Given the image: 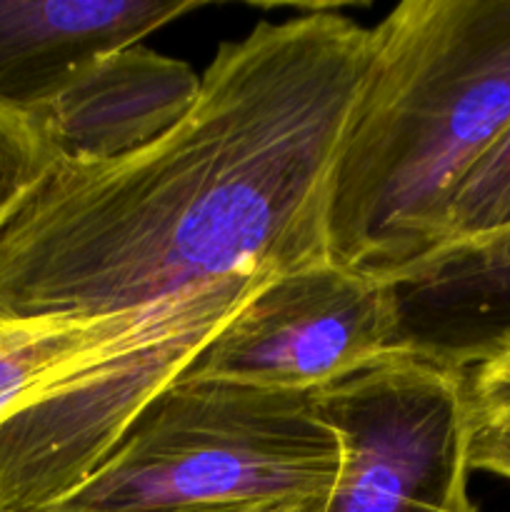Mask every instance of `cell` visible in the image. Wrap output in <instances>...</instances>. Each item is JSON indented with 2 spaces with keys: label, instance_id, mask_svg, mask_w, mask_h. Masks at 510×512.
<instances>
[{
  "label": "cell",
  "instance_id": "5b68a950",
  "mask_svg": "<svg viewBox=\"0 0 510 512\" xmlns=\"http://www.w3.org/2000/svg\"><path fill=\"white\" fill-rule=\"evenodd\" d=\"M343 443L323 512H478L465 373L390 355L318 393Z\"/></svg>",
  "mask_w": 510,
  "mask_h": 512
},
{
  "label": "cell",
  "instance_id": "5bb4252c",
  "mask_svg": "<svg viewBox=\"0 0 510 512\" xmlns=\"http://www.w3.org/2000/svg\"><path fill=\"white\" fill-rule=\"evenodd\" d=\"M470 468L510 480V420H470Z\"/></svg>",
  "mask_w": 510,
  "mask_h": 512
},
{
  "label": "cell",
  "instance_id": "7c38bea8",
  "mask_svg": "<svg viewBox=\"0 0 510 512\" xmlns=\"http://www.w3.org/2000/svg\"><path fill=\"white\" fill-rule=\"evenodd\" d=\"M55 165L53 150L25 115L0 105V230Z\"/></svg>",
  "mask_w": 510,
  "mask_h": 512
},
{
  "label": "cell",
  "instance_id": "4fadbf2b",
  "mask_svg": "<svg viewBox=\"0 0 510 512\" xmlns=\"http://www.w3.org/2000/svg\"><path fill=\"white\" fill-rule=\"evenodd\" d=\"M470 420H510V350L465 373Z\"/></svg>",
  "mask_w": 510,
  "mask_h": 512
},
{
  "label": "cell",
  "instance_id": "9c48e42d",
  "mask_svg": "<svg viewBox=\"0 0 510 512\" xmlns=\"http://www.w3.org/2000/svg\"><path fill=\"white\" fill-rule=\"evenodd\" d=\"M198 8L200 0H0V105L28 118L95 58Z\"/></svg>",
  "mask_w": 510,
  "mask_h": 512
},
{
  "label": "cell",
  "instance_id": "9a60e30c",
  "mask_svg": "<svg viewBox=\"0 0 510 512\" xmlns=\"http://www.w3.org/2000/svg\"><path fill=\"white\" fill-rule=\"evenodd\" d=\"M328 500H310V503H265V505H233V508H210L193 512H320Z\"/></svg>",
  "mask_w": 510,
  "mask_h": 512
},
{
  "label": "cell",
  "instance_id": "6da1fadb",
  "mask_svg": "<svg viewBox=\"0 0 510 512\" xmlns=\"http://www.w3.org/2000/svg\"><path fill=\"white\" fill-rule=\"evenodd\" d=\"M370 50L330 8L225 40L168 133L53 165L0 230V315H115L330 260V178Z\"/></svg>",
  "mask_w": 510,
  "mask_h": 512
},
{
  "label": "cell",
  "instance_id": "3957f363",
  "mask_svg": "<svg viewBox=\"0 0 510 512\" xmlns=\"http://www.w3.org/2000/svg\"><path fill=\"white\" fill-rule=\"evenodd\" d=\"M343 443L318 393L178 378L115 453L43 512H193L328 500Z\"/></svg>",
  "mask_w": 510,
  "mask_h": 512
},
{
  "label": "cell",
  "instance_id": "7a4b0ae2",
  "mask_svg": "<svg viewBox=\"0 0 510 512\" xmlns=\"http://www.w3.org/2000/svg\"><path fill=\"white\" fill-rule=\"evenodd\" d=\"M328 195L330 260L388 275L440 245L510 123V0H405L373 30Z\"/></svg>",
  "mask_w": 510,
  "mask_h": 512
},
{
  "label": "cell",
  "instance_id": "277c9868",
  "mask_svg": "<svg viewBox=\"0 0 510 512\" xmlns=\"http://www.w3.org/2000/svg\"><path fill=\"white\" fill-rule=\"evenodd\" d=\"M270 278L260 273L205 285L158 333L5 420L0 512H43L80 488Z\"/></svg>",
  "mask_w": 510,
  "mask_h": 512
},
{
  "label": "cell",
  "instance_id": "8992f818",
  "mask_svg": "<svg viewBox=\"0 0 510 512\" xmlns=\"http://www.w3.org/2000/svg\"><path fill=\"white\" fill-rule=\"evenodd\" d=\"M395 353V315L375 275L325 260L273 275L185 378L320 393Z\"/></svg>",
  "mask_w": 510,
  "mask_h": 512
},
{
  "label": "cell",
  "instance_id": "2e32d148",
  "mask_svg": "<svg viewBox=\"0 0 510 512\" xmlns=\"http://www.w3.org/2000/svg\"><path fill=\"white\" fill-rule=\"evenodd\" d=\"M323 508H325V505H323ZM320 512H323V510H320Z\"/></svg>",
  "mask_w": 510,
  "mask_h": 512
},
{
  "label": "cell",
  "instance_id": "ba28073f",
  "mask_svg": "<svg viewBox=\"0 0 510 512\" xmlns=\"http://www.w3.org/2000/svg\"><path fill=\"white\" fill-rule=\"evenodd\" d=\"M198 90L188 63L138 43L85 65L28 120L55 163H108L168 133Z\"/></svg>",
  "mask_w": 510,
  "mask_h": 512
},
{
  "label": "cell",
  "instance_id": "8fae6325",
  "mask_svg": "<svg viewBox=\"0 0 510 512\" xmlns=\"http://www.w3.org/2000/svg\"><path fill=\"white\" fill-rule=\"evenodd\" d=\"M503 225H510V123L480 155L450 200L440 243L488 233Z\"/></svg>",
  "mask_w": 510,
  "mask_h": 512
},
{
  "label": "cell",
  "instance_id": "30bf717a",
  "mask_svg": "<svg viewBox=\"0 0 510 512\" xmlns=\"http://www.w3.org/2000/svg\"><path fill=\"white\" fill-rule=\"evenodd\" d=\"M198 290L115 315H0V425L110 355L158 333Z\"/></svg>",
  "mask_w": 510,
  "mask_h": 512
},
{
  "label": "cell",
  "instance_id": "52a82bcc",
  "mask_svg": "<svg viewBox=\"0 0 510 512\" xmlns=\"http://www.w3.org/2000/svg\"><path fill=\"white\" fill-rule=\"evenodd\" d=\"M380 280L398 355L470 373L510 350V225L445 240Z\"/></svg>",
  "mask_w": 510,
  "mask_h": 512
}]
</instances>
